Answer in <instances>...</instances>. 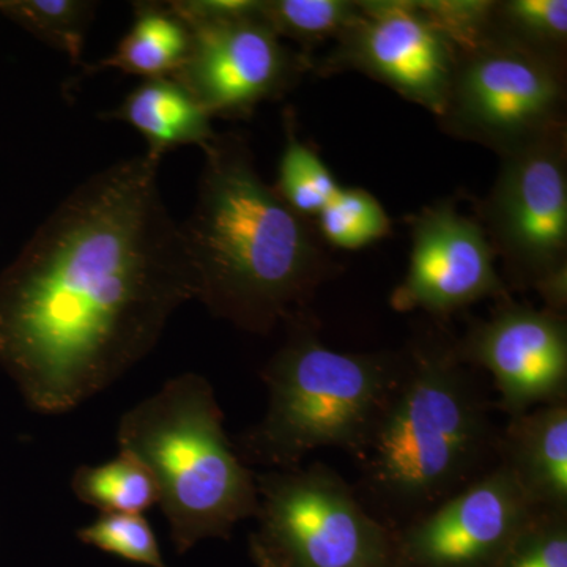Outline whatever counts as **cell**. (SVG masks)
Listing matches in <instances>:
<instances>
[{
	"label": "cell",
	"instance_id": "cell-21",
	"mask_svg": "<svg viewBox=\"0 0 567 567\" xmlns=\"http://www.w3.org/2000/svg\"><path fill=\"white\" fill-rule=\"evenodd\" d=\"M360 6L350 0H264V21L279 39L300 44L301 54L338 40L357 20Z\"/></svg>",
	"mask_w": 567,
	"mask_h": 567
},
{
	"label": "cell",
	"instance_id": "cell-9",
	"mask_svg": "<svg viewBox=\"0 0 567 567\" xmlns=\"http://www.w3.org/2000/svg\"><path fill=\"white\" fill-rule=\"evenodd\" d=\"M357 20L315 70L360 71L440 117L457 51L424 17L416 0H361Z\"/></svg>",
	"mask_w": 567,
	"mask_h": 567
},
{
	"label": "cell",
	"instance_id": "cell-7",
	"mask_svg": "<svg viewBox=\"0 0 567 567\" xmlns=\"http://www.w3.org/2000/svg\"><path fill=\"white\" fill-rule=\"evenodd\" d=\"M265 550L281 567H399L398 544L334 473L276 470L256 476Z\"/></svg>",
	"mask_w": 567,
	"mask_h": 567
},
{
	"label": "cell",
	"instance_id": "cell-12",
	"mask_svg": "<svg viewBox=\"0 0 567 567\" xmlns=\"http://www.w3.org/2000/svg\"><path fill=\"white\" fill-rule=\"evenodd\" d=\"M495 257L477 219L451 200L425 207L413 218L409 271L391 305L395 311L450 315L484 298H505Z\"/></svg>",
	"mask_w": 567,
	"mask_h": 567
},
{
	"label": "cell",
	"instance_id": "cell-17",
	"mask_svg": "<svg viewBox=\"0 0 567 567\" xmlns=\"http://www.w3.org/2000/svg\"><path fill=\"white\" fill-rule=\"evenodd\" d=\"M71 488L80 502L102 514H141L158 505L155 481L132 454L118 456L102 465H82L74 472Z\"/></svg>",
	"mask_w": 567,
	"mask_h": 567
},
{
	"label": "cell",
	"instance_id": "cell-5",
	"mask_svg": "<svg viewBox=\"0 0 567 567\" xmlns=\"http://www.w3.org/2000/svg\"><path fill=\"white\" fill-rule=\"evenodd\" d=\"M402 374L385 357L336 352L295 324L265 368L267 415L241 436L238 456L289 470L319 447L361 453Z\"/></svg>",
	"mask_w": 567,
	"mask_h": 567
},
{
	"label": "cell",
	"instance_id": "cell-26",
	"mask_svg": "<svg viewBox=\"0 0 567 567\" xmlns=\"http://www.w3.org/2000/svg\"><path fill=\"white\" fill-rule=\"evenodd\" d=\"M169 6L189 29L264 18V0H173Z\"/></svg>",
	"mask_w": 567,
	"mask_h": 567
},
{
	"label": "cell",
	"instance_id": "cell-10",
	"mask_svg": "<svg viewBox=\"0 0 567 567\" xmlns=\"http://www.w3.org/2000/svg\"><path fill=\"white\" fill-rule=\"evenodd\" d=\"M174 80L210 117L245 118L260 103L281 99L312 70L311 59L286 47L264 18L199 25Z\"/></svg>",
	"mask_w": 567,
	"mask_h": 567
},
{
	"label": "cell",
	"instance_id": "cell-24",
	"mask_svg": "<svg viewBox=\"0 0 567 567\" xmlns=\"http://www.w3.org/2000/svg\"><path fill=\"white\" fill-rule=\"evenodd\" d=\"M425 18L457 54L475 50L491 31L492 0H416Z\"/></svg>",
	"mask_w": 567,
	"mask_h": 567
},
{
	"label": "cell",
	"instance_id": "cell-8",
	"mask_svg": "<svg viewBox=\"0 0 567 567\" xmlns=\"http://www.w3.org/2000/svg\"><path fill=\"white\" fill-rule=\"evenodd\" d=\"M499 158L498 177L477 207V221L506 275L536 287L567 270L566 125Z\"/></svg>",
	"mask_w": 567,
	"mask_h": 567
},
{
	"label": "cell",
	"instance_id": "cell-20",
	"mask_svg": "<svg viewBox=\"0 0 567 567\" xmlns=\"http://www.w3.org/2000/svg\"><path fill=\"white\" fill-rule=\"evenodd\" d=\"M274 188L305 219L316 218L342 188L319 153L297 136L290 114H286V145Z\"/></svg>",
	"mask_w": 567,
	"mask_h": 567
},
{
	"label": "cell",
	"instance_id": "cell-11",
	"mask_svg": "<svg viewBox=\"0 0 567 567\" xmlns=\"http://www.w3.org/2000/svg\"><path fill=\"white\" fill-rule=\"evenodd\" d=\"M537 509L502 465L395 537L399 567H498Z\"/></svg>",
	"mask_w": 567,
	"mask_h": 567
},
{
	"label": "cell",
	"instance_id": "cell-6",
	"mask_svg": "<svg viewBox=\"0 0 567 567\" xmlns=\"http://www.w3.org/2000/svg\"><path fill=\"white\" fill-rule=\"evenodd\" d=\"M566 63L492 39L457 54L439 121L499 156L566 125Z\"/></svg>",
	"mask_w": 567,
	"mask_h": 567
},
{
	"label": "cell",
	"instance_id": "cell-4",
	"mask_svg": "<svg viewBox=\"0 0 567 567\" xmlns=\"http://www.w3.org/2000/svg\"><path fill=\"white\" fill-rule=\"evenodd\" d=\"M458 358L421 350L361 451L369 488L386 505L420 509L439 502L491 445L486 410Z\"/></svg>",
	"mask_w": 567,
	"mask_h": 567
},
{
	"label": "cell",
	"instance_id": "cell-1",
	"mask_svg": "<svg viewBox=\"0 0 567 567\" xmlns=\"http://www.w3.org/2000/svg\"><path fill=\"white\" fill-rule=\"evenodd\" d=\"M162 162L145 152L93 174L0 275V368L35 412L69 413L114 385L196 300Z\"/></svg>",
	"mask_w": 567,
	"mask_h": 567
},
{
	"label": "cell",
	"instance_id": "cell-19",
	"mask_svg": "<svg viewBox=\"0 0 567 567\" xmlns=\"http://www.w3.org/2000/svg\"><path fill=\"white\" fill-rule=\"evenodd\" d=\"M96 7L89 0H0V14L80 63Z\"/></svg>",
	"mask_w": 567,
	"mask_h": 567
},
{
	"label": "cell",
	"instance_id": "cell-14",
	"mask_svg": "<svg viewBox=\"0 0 567 567\" xmlns=\"http://www.w3.org/2000/svg\"><path fill=\"white\" fill-rule=\"evenodd\" d=\"M103 121L128 123L147 142L152 155L164 158L175 148H203L216 136L212 117L185 85L174 78L142 80Z\"/></svg>",
	"mask_w": 567,
	"mask_h": 567
},
{
	"label": "cell",
	"instance_id": "cell-25",
	"mask_svg": "<svg viewBox=\"0 0 567 567\" xmlns=\"http://www.w3.org/2000/svg\"><path fill=\"white\" fill-rule=\"evenodd\" d=\"M498 567H567L565 522L537 518Z\"/></svg>",
	"mask_w": 567,
	"mask_h": 567
},
{
	"label": "cell",
	"instance_id": "cell-2",
	"mask_svg": "<svg viewBox=\"0 0 567 567\" xmlns=\"http://www.w3.org/2000/svg\"><path fill=\"white\" fill-rule=\"evenodd\" d=\"M200 151L196 203L181 224L196 300L241 330L270 333L297 317L333 265L316 227L260 177L241 134L216 133Z\"/></svg>",
	"mask_w": 567,
	"mask_h": 567
},
{
	"label": "cell",
	"instance_id": "cell-3",
	"mask_svg": "<svg viewBox=\"0 0 567 567\" xmlns=\"http://www.w3.org/2000/svg\"><path fill=\"white\" fill-rule=\"evenodd\" d=\"M117 443L151 472L177 554L227 539L238 522L257 516L256 476L227 439L203 375L174 377L134 405L121 417Z\"/></svg>",
	"mask_w": 567,
	"mask_h": 567
},
{
	"label": "cell",
	"instance_id": "cell-13",
	"mask_svg": "<svg viewBox=\"0 0 567 567\" xmlns=\"http://www.w3.org/2000/svg\"><path fill=\"white\" fill-rule=\"evenodd\" d=\"M458 354L494 377L503 406L522 415L532 406L557 404L567 382L565 317L507 303L476 324Z\"/></svg>",
	"mask_w": 567,
	"mask_h": 567
},
{
	"label": "cell",
	"instance_id": "cell-23",
	"mask_svg": "<svg viewBox=\"0 0 567 567\" xmlns=\"http://www.w3.org/2000/svg\"><path fill=\"white\" fill-rule=\"evenodd\" d=\"M78 539L136 565L169 567L151 524L141 514H102L78 532Z\"/></svg>",
	"mask_w": 567,
	"mask_h": 567
},
{
	"label": "cell",
	"instance_id": "cell-15",
	"mask_svg": "<svg viewBox=\"0 0 567 567\" xmlns=\"http://www.w3.org/2000/svg\"><path fill=\"white\" fill-rule=\"evenodd\" d=\"M506 466L537 507L567 502V409L550 404L517 415L507 429Z\"/></svg>",
	"mask_w": 567,
	"mask_h": 567
},
{
	"label": "cell",
	"instance_id": "cell-18",
	"mask_svg": "<svg viewBox=\"0 0 567 567\" xmlns=\"http://www.w3.org/2000/svg\"><path fill=\"white\" fill-rule=\"evenodd\" d=\"M488 37L550 61L566 63V0L495 2Z\"/></svg>",
	"mask_w": 567,
	"mask_h": 567
},
{
	"label": "cell",
	"instance_id": "cell-27",
	"mask_svg": "<svg viewBox=\"0 0 567 567\" xmlns=\"http://www.w3.org/2000/svg\"><path fill=\"white\" fill-rule=\"evenodd\" d=\"M249 550H251V557L257 567H281L270 557V554L265 550L256 535H252L251 539H249Z\"/></svg>",
	"mask_w": 567,
	"mask_h": 567
},
{
	"label": "cell",
	"instance_id": "cell-16",
	"mask_svg": "<svg viewBox=\"0 0 567 567\" xmlns=\"http://www.w3.org/2000/svg\"><path fill=\"white\" fill-rule=\"evenodd\" d=\"M134 20L130 31L118 41L114 52L87 70H118L125 74L173 78L182 69L193 33L169 2H134Z\"/></svg>",
	"mask_w": 567,
	"mask_h": 567
},
{
	"label": "cell",
	"instance_id": "cell-22",
	"mask_svg": "<svg viewBox=\"0 0 567 567\" xmlns=\"http://www.w3.org/2000/svg\"><path fill=\"white\" fill-rule=\"evenodd\" d=\"M315 219L317 234L327 244L346 251L371 246L391 230V219L383 205L361 188L339 189Z\"/></svg>",
	"mask_w": 567,
	"mask_h": 567
}]
</instances>
